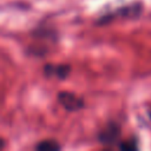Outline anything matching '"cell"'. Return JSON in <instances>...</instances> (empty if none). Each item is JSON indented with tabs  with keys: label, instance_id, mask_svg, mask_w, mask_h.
<instances>
[{
	"label": "cell",
	"instance_id": "cell-4",
	"mask_svg": "<svg viewBox=\"0 0 151 151\" xmlns=\"http://www.w3.org/2000/svg\"><path fill=\"white\" fill-rule=\"evenodd\" d=\"M37 150H40V151H55V150H59L60 146L59 144L55 142V140H42L40 142L37 146H35Z\"/></svg>",
	"mask_w": 151,
	"mask_h": 151
},
{
	"label": "cell",
	"instance_id": "cell-5",
	"mask_svg": "<svg viewBox=\"0 0 151 151\" xmlns=\"http://www.w3.org/2000/svg\"><path fill=\"white\" fill-rule=\"evenodd\" d=\"M119 146H120V149H123V150H132V149H136V147H137L136 142H131V140L123 142Z\"/></svg>",
	"mask_w": 151,
	"mask_h": 151
},
{
	"label": "cell",
	"instance_id": "cell-2",
	"mask_svg": "<svg viewBox=\"0 0 151 151\" xmlns=\"http://www.w3.org/2000/svg\"><path fill=\"white\" fill-rule=\"evenodd\" d=\"M118 136H119L118 126L114 125V124H111L101 131V133L99 136V139L104 144H111V143H114V140L118 138Z\"/></svg>",
	"mask_w": 151,
	"mask_h": 151
},
{
	"label": "cell",
	"instance_id": "cell-3",
	"mask_svg": "<svg viewBox=\"0 0 151 151\" xmlns=\"http://www.w3.org/2000/svg\"><path fill=\"white\" fill-rule=\"evenodd\" d=\"M45 72L47 76H51L52 73H55L58 78H66L68 72H70V66L68 65H59L57 67H53L52 65H46L45 66Z\"/></svg>",
	"mask_w": 151,
	"mask_h": 151
},
{
	"label": "cell",
	"instance_id": "cell-1",
	"mask_svg": "<svg viewBox=\"0 0 151 151\" xmlns=\"http://www.w3.org/2000/svg\"><path fill=\"white\" fill-rule=\"evenodd\" d=\"M58 100L67 111H76L83 107L84 105L80 98H78L76 94L70 93V92H60L58 94Z\"/></svg>",
	"mask_w": 151,
	"mask_h": 151
}]
</instances>
